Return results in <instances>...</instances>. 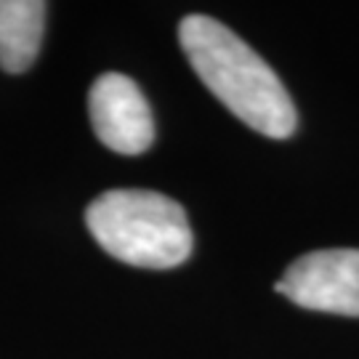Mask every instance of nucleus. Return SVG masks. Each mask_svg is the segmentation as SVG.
Masks as SVG:
<instances>
[{
    "instance_id": "obj_1",
    "label": "nucleus",
    "mask_w": 359,
    "mask_h": 359,
    "mask_svg": "<svg viewBox=\"0 0 359 359\" xmlns=\"http://www.w3.org/2000/svg\"><path fill=\"white\" fill-rule=\"evenodd\" d=\"M179 43L197 77L231 115L269 139L293 133L298 115L280 77L229 27L192 13L179 25Z\"/></svg>"
},
{
    "instance_id": "obj_2",
    "label": "nucleus",
    "mask_w": 359,
    "mask_h": 359,
    "mask_svg": "<svg viewBox=\"0 0 359 359\" xmlns=\"http://www.w3.org/2000/svg\"><path fill=\"white\" fill-rule=\"evenodd\" d=\"M86 224L109 256L142 269H173L194 245L184 208L149 189L104 192L88 205Z\"/></svg>"
},
{
    "instance_id": "obj_3",
    "label": "nucleus",
    "mask_w": 359,
    "mask_h": 359,
    "mask_svg": "<svg viewBox=\"0 0 359 359\" xmlns=\"http://www.w3.org/2000/svg\"><path fill=\"white\" fill-rule=\"evenodd\" d=\"M274 290L311 311L359 317V248L311 250L285 269Z\"/></svg>"
},
{
    "instance_id": "obj_4",
    "label": "nucleus",
    "mask_w": 359,
    "mask_h": 359,
    "mask_svg": "<svg viewBox=\"0 0 359 359\" xmlns=\"http://www.w3.org/2000/svg\"><path fill=\"white\" fill-rule=\"evenodd\" d=\"M88 112L93 133L107 149L133 157L152 147V107L128 75L104 72L96 77L88 93Z\"/></svg>"
},
{
    "instance_id": "obj_5",
    "label": "nucleus",
    "mask_w": 359,
    "mask_h": 359,
    "mask_svg": "<svg viewBox=\"0 0 359 359\" xmlns=\"http://www.w3.org/2000/svg\"><path fill=\"white\" fill-rule=\"evenodd\" d=\"M48 6L43 0H0V69L19 75L38 59Z\"/></svg>"
}]
</instances>
